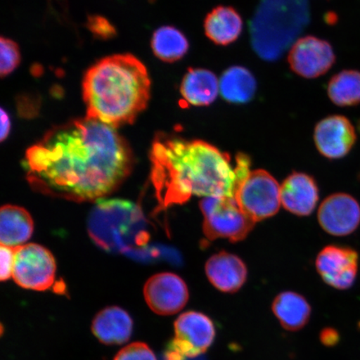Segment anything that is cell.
Returning a JSON list of instances; mask_svg holds the SVG:
<instances>
[{
	"label": "cell",
	"mask_w": 360,
	"mask_h": 360,
	"mask_svg": "<svg viewBox=\"0 0 360 360\" xmlns=\"http://www.w3.org/2000/svg\"><path fill=\"white\" fill-rule=\"evenodd\" d=\"M133 163L131 148L115 128L86 116L49 130L27 150L25 167L35 191L84 202L115 191Z\"/></svg>",
	"instance_id": "obj_1"
},
{
	"label": "cell",
	"mask_w": 360,
	"mask_h": 360,
	"mask_svg": "<svg viewBox=\"0 0 360 360\" xmlns=\"http://www.w3.org/2000/svg\"><path fill=\"white\" fill-rule=\"evenodd\" d=\"M151 180L160 210L182 205L192 196L235 198L250 172L245 154L231 158L210 143L158 134L150 151Z\"/></svg>",
	"instance_id": "obj_2"
},
{
	"label": "cell",
	"mask_w": 360,
	"mask_h": 360,
	"mask_svg": "<svg viewBox=\"0 0 360 360\" xmlns=\"http://www.w3.org/2000/svg\"><path fill=\"white\" fill-rule=\"evenodd\" d=\"M151 83L145 65L132 55L103 58L83 80L87 117L112 128L132 124L146 109Z\"/></svg>",
	"instance_id": "obj_3"
},
{
	"label": "cell",
	"mask_w": 360,
	"mask_h": 360,
	"mask_svg": "<svg viewBox=\"0 0 360 360\" xmlns=\"http://www.w3.org/2000/svg\"><path fill=\"white\" fill-rule=\"evenodd\" d=\"M88 231L98 246L112 253H133L150 240L141 208L124 200L98 201L89 215Z\"/></svg>",
	"instance_id": "obj_4"
},
{
	"label": "cell",
	"mask_w": 360,
	"mask_h": 360,
	"mask_svg": "<svg viewBox=\"0 0 360 360\" xmlns=\"http://www.w3.org/2000/svg\"><path fill=\"white\" fill-rule=\"evenodd\" d=\"M200 207L204 215L202 231L209 240L220 238L241 241L255 227V223L243 212L235 198L206 197Z\"/></svg>",
	"instance_id": "obj_5"
},
{
	"label": "cell",
	"mask_w": 360,
	"mask_h": 360,
	"mask_svg": "<svg viewBox=\"0 0 360 360\" xmlns=\"http://www.w3.org/2000/svg\"><path fill=\"white\" fill-rule=\"evenodd\" d=\"M235 199L248 217L255 223L262 221L280 210L281 186L267 171H250L238 186Z\"/></svg>",
	"instance_id": "obj_6"
},
{
	"label": "cell",
	"mask_w": 360,
	"mask_h": 360,
	"mask_svg": "<svg viewBox=\"0 0 360 360\" xmlns=\"http://www.w3.org/2000/svg\"><path fill=\"white\" fill-rule=\"evenodd\" d=\"M13 278L18 285L27 290L44 291L56 281V263L51 252L39 245L15 248Z\"/></svg>",
	"instance_id": "obj_7"
},
{
	"label": "cell",
	"mask_w": 360,
	"mask_h": 360,
	"mask_svg": "<svg viewBox=\"0 0 360 360\" xmlns=\"http://www.w3.org/2000/svg\"><path fill=\"white\" fill-rule=\"evenodd\" d=\"M175 337L168 347L187 358H198L212 346L216 336L214 323L208 315L188 311L174 322Z\"/></svg>",
	"instance_id": "obj_8"
},
{
	"label": "cell",
	"mask_w": 360,
	"mask_h": 360,
	"mask_svg": "<svg viewBox=\"0 0 360 360\" xmlns=\"http://www.w3.org/2000/svg\"><path fill=\"white\" fill-rule=\"evenodd\" d=\"M290 69L305 79H315L327 73L335 63L331 44L326 40L305 36L292 45L288 56Z\"/></svg>",
	"instance_id": "obj_9"
},
{
	"label": "cell",
	"mask_w": 360,
	"mask_h": 360,
	"mask_svg": "<svg viewBox=\"0 0 360 360\" xmlns=\"http://www.w3.org/2000/svg\"><path fill=\"white\" fill-rule=\"evenodd\" d=\"M143 295L153 311L160 315H172L183 309L188 300L186 282L177 274L161 273L148 278Z\"/></svg>",
	"instance_id": "obj_10"
},
{
	"label": "cell",
	"mask_w": 360,
	"mask_h": 360,
	"mask_svg": "<svg viewBox=\"0 0 360 360\" xmlns=\"http://www.w3.org/2000/svg\"><path fill=\"white\" fill-rule=\"evenodd\" d=\"M359 256L349 247L328 245L316 259V269L322 280L337 290H348L356 280Z\"/></svg>",
	"instance_id": "obj_11"
},
{
	"label": "cell",
	"mask_w": 360,
	"mask_h": 360,
	"mask_svg": "<svg viewBox=\"0 0 360 360\" xmlns=\"http://www.w3.org/2000/svg\"><path fill=\"white\" fill-rule=\"evenodd\" d=\"M318 219L323 231L330 235L349 236L359 226L360 205L348 193H335L323 201Z\"/></svg>",
	"instance_id": "obj_12"
},
{
	"label": "cell",
	"mask_w": 360,
	"mask_h": 360,
	"mask_svg": "<svg viewBox=\"0 0 360 360\" xmlns=\"http://www.w3.org/2000/svg\"><path fill=\"white\" fill-rule=\"evenodd\" d=\"M315 146L321 154L330 160L347 155L357 141L354 127L349 119L342 115H330L315 126Z\"/></svg>",
	"instance_id": "obj_13"
},
{
	"label": "cell",
	"mask_w": 360,
	"mask_h": 360,
	"mask_svg": "<svg viewBox=\"0 0 360 360\" xmlns=\"http://www.w3.org/2000/svg\"><path fill=\"white\" fill-rule=\"evenodd\" d=\"M205 272L216 289L229 294L240 290L248 276L246 265L243 260L224 251L211 256L206 262Z\"/></svg>",
	"instance_id": "obj_14"
},
{
	"label": "cell",
	"mask_w": 360,
	"mask_h": 360,
	"mask_svg": "<svg viewBox=\"0 0 360 360\" xmlns=\"http://www.w3.org/2000/svg\"><path fill=\"white\" fill-rule=\"evenodd\" d=\"M281 199L282 205L290 213L311 214L319 201L317 184L308 174H292L281 186Z\"/></svg>",
	"instance_id": "obj_15"
},
{
	"label": "cell",
	"mask_w": 360,
	"mask_h": 360,
	"mask_svg": "<svg viewBox=\"0 0 360 360\" xmlns=\"http://www.w3.org/2000/svg\"><path fill=\"white\" fill-rule=\"evenodd\" d=\"M133 319L124 309L111 306L101 310L94 317L92 332L101 343L122 345L132 335Z\"/></svg>",
	"instance_id": "obj_16"
},
{
	"label": "cell",
	"mask_w": 360,
	"mask_h": 360,
	"mask_svg": "<svg viewBox=\"0 0 360 360\" xmlns=\"http://www.w3.org/2000/svg\"><path fill=\"white\" fill-rule=\"evenodd\" d=\"M219 82L212 71L205 69H190L180 84V94L188 105L196 107L209 106L218 97Z\"/></svg>",
	"instance_id": "obj_17"
},
{
	"label": "cell",
	"mask_w": 360,
	"mask_h": 360,
	"mask_svg": "<svg viewBox=\"0 0 360 360\" xmlns=\"http://www.w3.org/2000/svg\"><path fill=\"white\" fill-rule=\"evenodd\" d=\"M244 22L240 13L229 6H218L207 15L204 28L207 37L217 45L231 44L240 37Z\"/></svg>",
	"instance_id": "obj_18"
},
{
	"label": "cell",
	"mask_w": 360,
	"mask_h": 360,
	"mask_svg": "<svg viewBox=\"0 0 360 360\" xmlns=\"http://www.w3.org/2000/svg\"><path fill=\"white\" fill-rule=\"evenodd\" d=\"M34 222L28 211L22 207L4 205L0 212V242L1 245L21 246L33 235Z\"/></svg>",
	"instance_id": "obj_19"
},
{
	"label": "cell",
	"mask_w": 360,
	"mask_h": 360,
	"mask_svg": "<svg viewBox=\"0 0 360 360\" xmlns=\"http://www.w3.org/2000/svg\"><path fill=\"white\" fill-rule=\"evenodd\" d=\"M272 310L283 328L298 331L307 325L311 307L304 297L295 292L286 291L276 296Z\"/></svg>",
	"instance_id": "obj_20"
},
{
	"label": "cell",
	"mask_w": 360,
	"mask_h": 360,
	"mask_svg": "<svg viewBox=\"0 0 360 360\" xmlns=\"http://www.w3.org/2000/svg\"><path fill=\"white\" fill-rule=\"evenodd\" d=\"M257 81L251 72L243 66H232L225 70L219 79V91L225 101L244 105L255 97Z\"/></svg>",
	"instance_id": "obj_21"
},
{
	"label": "cell",
	"mask_w": 360,
	"mask_h": 360,
	"mask_svg": "<svg viewBox=\"0 0 360 360\" xmlns=\"http://www.w3.org/2000/svg\"><path fill=\"white\" fill-rule=\"evenodd\" d=\"M151 45L155 56L167 63L181 60L190 48L186 35L171 26L158 29L153 34Z\"/></svg>",
	"instance_id": "obj_22"
},
{
	"label": "cell",
	"mask_w": 360,
	"mask_h": 360,
	"mask_svg": "<svg viewBox=\"0 0 360 360\" xmlns=\"http://www.w3.org/2000/svg\"><path fill=\"white\" fill-rule=\"evenodd\" d=\"M328 96L335 105L352 107L360 103V72L346 70L333 76L328 84Z\"/></svg>",
	"instance_id": "obj_23"
},
{
	"label": "cell",
	"mask_w": 360,
	"mask_h": 360,
	"mask_svg": "<svg viewBox=\"0 0 360 360\" xmlns=\"http://www.w3.org/2000/svg\"><path fill=\"white\" fill-rule=\"evenodd\" d=\"M1 43V57H0V74L2 77H6L11 75L12 72L16 70L20 63V52L18 44L10 39L2 37L0 40Z\"/></svg>",
	"instance_id": "obj_24"
},
{
	"label": "cell",
	"mask_w": 360,
	"mask_h": 360,
	"mask_svg": "<svg viewBox=\"0 0 360 360\" xmlns=\"http://www.w3.org/2000/svg\"><path fill=\"white\" fill-rule=\"evenodd\" d=\"M114 360H157L155 354L145 343L135 342L123 348Z\"/></svg>",
	"instance_id": "obj_25"
},
{
	"label": "cell",
	"mask_w": 360,
	"mask_h": 360,
	"mask_svg": "<svg viewBox=\"0 0 360 360\" xmlns=\"http://www.w3.org/2000/svg\"><path fill=\"white\" fill-rule=\"evenodd\" d=\"M15 252L13 248L1 245L0 248V280L6 281L13 276L15 267Z\"/></svg>",
	"instance_id": "obj_26"
},
{
	"label": "cell",
	"mask_w": 360,
	"mask_h": 360,
	"mask_svg": "<svg viewBox=\"0 0 360 360\" xmlns=\"http://www.w3.org/2000/svg\"><path fill=\"white\" fill-rule=\"evenodd\" d=\"M88 27L94 35L100 38L109 39L115 34L114 26H112L105 18L101 16L89 18Z\"/></svg>",
	"instance_id": "obj_27"
},
{
	"label": "cell",
	"mask_w": 360,
	"mask_h": 360,
	"mask_svg": "<svg viewBox=\"0 0 360 360\" xmlns=\"http://www.w3.org/2000/svg\"><path fill=\"white\" fill-rule=\"evenodd\" d=\"M321 340L326 346H334L340 340V335L334 328H326L321 332Z\"/></svg>",
	"instance_id": "obj_28"
},
{
	"label": "cell",
	"mask_w": 360,
	"mask_h": 360,
	"mask_svg": "<svg viewBox=\"0 0 360 360\" xmlns=\"http://www.w3.org/2000/svg\"><path fill=\"white\" fill-rule=\"evenodd\" d=\"M11 129V121L8 112L1 109V141H6V139L10 134Z\"/></svg>",
	"instance_id": "obj_29"
}]
</instances>
